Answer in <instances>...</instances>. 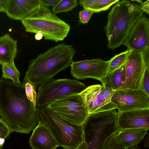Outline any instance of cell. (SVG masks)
<instances>
[{
    "label": "cell",
    "mask_w": 149,
    "mask_h": 149,
    "mask_svg": "<svg viewBox=\"0 0 149 149\" xmlns=\"http://www.w3.org/2000/svg\"><path fill=\"white\" fill-rule=\"evenodd\" d=\"M5 12V10L3 8L0 7V12Z\"/></svg>",
    "instance_id": "74e56055"
},
{
    "label": "cell",
    "mask_w": 149,
    "mask_h": 149,
    "mask_svg": "<svg viewBox=\"0 0 149 149\" xmlns=\"http://www.w3.org/2000/svg\"><path fill=\"white\" fill-rule=\"evenodd\" d=\"M77 4V0H60L56 5L53 6L52 10L55 14L68 12L76 7Z\"/></svg>",
    "instance_id": "44dd1931"
},
{
    "label": "cell",
    "mask_w": 149,
    "mask_h": 149,
    "mask_svg": "<svg viewBox=\"0 0 149 149\" xmlns=\"http://www.w3.org/2000/svg\"><path fill=\"white\" fill-rule=\"evenodd\" d=\"M11 133L6 123L0 118V148H1L5 141Z\"/></svg>",
    "instance_id": "cb8c5ba5"
},
{
    "label": "cell",
    "mask_w": 149,
    "mask_h": 149,
    "mask_svg": "<svg viewBox=\"0 0 149 149\" xmlns=\"http://www.w3.org/2000/svg\"><path fill=\"white\" fill-rule=\"evenodd\" d=\"M76 53L72 45L63 43L52 47L29 61L24 78L36 85L43 84L70 66Z\"/></svg>",
    "instance_id": "7a4b0ae2"
},
{
    "label": "cell",
    "mask_w": 149,
    "mask_h": 149,
    "mask_svg": "<svg viewBox=\"0 0 149 149\" xmlns=\"http://www.w3.org/2000/svg\"><path fill=\"white\" fill-rule=\"evenodd\" d=\"M41 6L40 0H10L5 13L10 18L22 21Z\"/></svg>",
    "instance_id": "5bb4252c"
},
{
    "label": "cell",
    "mask_w": 149,
    "mask_h": 149,
    "mask_svg": "<svg viewBox=\"0 0 149 149\" xmlns=\"http://www.w3.org/2000/svg\"><path fill=\"white\" fill-rule=\"evenodd\" d=\"M115 91H111L104 89V95L106 100L108 102H111V98L113 95Z\"/></svg>",
    "instance_id": "f546056e"
},
{
    "label": "cell",
    "mask_w": 149,
    "mask_h": 149,
    "mask_svg": "<svg viewBox=\"0 0 149 149\" xmlns=\"http://www.w3.org/2000/svg\"><path fill=\"white\" fill-rule=\"evenodd\" d=\"M75 149H87V146L86 143L84 141Z\"/></svg>",
    "instance_id": "d6a6232c"
},
{
    "label": "cell",
    "mask_w": 149,
    "mask_h": 149,
    "mask_svg": "<svg viewBox=\"0 0 149 149\" xmlns=\"http://www.w3.org/2000/svg\"><path fill=\"white\" fill-rule=\"evenodd\" d=\"M148 130L144 128H134L118 131L115 137L117 143L127 149L136 146L148 134Z\"/></svg>",
    "instance_id": "2e32d148"
},
{
    "label": "cell",
    "mask_w": 149,
    "mask_h": 149,
    "mask_svg": "<svg viewBox=\"0 0 149 149\" xmlns=\"http://www.w3.org/2000/svg\"><path fill=\"white\" fill-rule=\"evenodd\" d=\"M125 63L119 68L108 73L100 80L105 89L115 91L122 87L125 79Z\"/></svg>",
    "instance_id": "ac0fdd59"
},
{
    "label": "cell",
    "mask_w": 149,
    "mask_h": 149,
    "mask_svg": "<svg viewBox=\"0 0 149 149\" xmlns=\"http://www.w3.org/2000/svg\"><path fill=\"white\" fill-rule=\"evenodd\" d=\"M96 0H81L79 1V3L84 10H89Z\"/></svg>",
    "instance_id": "83f0119b"
},
{
    "label": "cell",
    "mask_w": 149,
    "mask_h": 149,
    "mask_svg": "<svg viewBox=\"0 0 149 149\" xmlns=\"http://www.w3.org/2000/svg\"><path fill=\"white\" fill-rule=\"evenodd\" d=\"M140 8L141 10L143 13L145 12L148 14H149V0L140 4Z\"/></svg>",
    "instance_id": "4dcf8cb0"
},
{
    "label": "cell",
    "mask_w": 149,
    "mask_h": 149,
    "mask_svg": "<svg viewBox=\"0 0 149 149\" xmlns=\"http://www.w3.org/2000/svg\"><path fill=\"white\" fill-rule=\"evenodd\" d=\"M129 52L130 50L127 49L124 52L116 55L109 60L108 73H110L119 68L125 64L127 61Z\"/></svg>",
    "instance_id": "ffe728a7"
},
{
    "label": "cell",
    "mask_w": 149,
    "mask_h": 149,
    "mask_svg": "<svg viewBox=\"0 0 149 149\" xmlns=\"http://www.w3.org/2000/svg\"><path fill=\"white\" fill-rule=\"evenodd\" d=\"M43 37L42 34L40 33H36L35 35V38L36 40H41Z\"/></svg>",
    "instance_id": "836d02e7"
},
{
    "label": "cell",
    "mask_w": 149,
    "mask_h": 149,
    "mask_svg": "<svg viewBox=\"0 0 149 149\" xmlns=\"http://www.w3.org/2000/svg\"><path fill=\"white\" fill-rule=\"evenodd\" d=\"M38 123L47 128L64 149H75L83 140L82 125L72 123L46 106L38 109Z\"/></svg>",
    "instance_id": "277c9868"
},
{
    "label": "cell",
    "mask_w": 149,
    "mask_h": 149,
    "mask_svg": "<svg viewBox=\"0 0 149 149\" xmlns=\"http://www.w3.org/2000/svg\"><path fill=\"white\" fill-rule=\"evenodd\" d=\"M132 1H136V2H137L139 3H142V0H132Z\"/></svg>",
    "instance_id": "8d00e7d4"
},
{
    "label": "cell",
    "mask_w": 149,
    "mask_h": 149,
    "mask_svg": "<svg viewBox=\"0 0 149 149\" xmlns=\"http://www.w3.org/2000/svg\"><path fill=\"white\" fill-rule=\"evenodd\" d=\"M10 0H0V7L3 8L5 10V12L7 9Z\"/></svg>",
    "instance_id": "1f68e13d"
},
{
    "label": "cell",
    "mask_w": 149,
    "mask_h": 149,
    "mask_svg": "<svg viewBox=\"0 0 149 149\" xmlns=\"http://www.w3.org/2000/svg\"><path fill=\"white\" fill-rule=\"evenodd\" d=\"M147 136L144 141V147L146 148L149 147V135L147 134Z\"/></svg>",
    "instance_id": "e575fe53"
},
{
    "label": "cell",
    "mask_w": 149,
    "mask_h": 149,
    "mask_svg": "<svg viewBox=\"0 0 149 149\" xmlns=\"http://www.w3.org/2000/svg\"><path fill=\"white\" fill-rule=\"evenodd\" d=\"M146 68H149V67L145 62L143 51L130 50L125 63V81L120 89H139L141 80Z\"/></svg>",
    "instance_id": "30bf717a"
},
{
    "label": "cell",
    "mask_w": 149,
    "mask_h": 149,
    "mask_svg": "<svg viewBox=\"0 0 149 149\" xmlns=\"http://www.w3.org/2000/svg\"><path fill=\"white\" fill-rule=\"evenodd\" d=\"M111 101L120 111L149 108V96L140 89L115 91Z\"/></svg>",
    "instance_id": "ba28073f"
},
{
    "label": "cell",
    "mask_w": 149,
    "mask_h": 149,
    "mask_svg": "<svg viewBox=\"0 0 149 149\" xmlns=\"http://www.w3.org/2000/svg\"><path fill=\"white\" fill-rule=\"evenodd\" d=\"M119 1V0H96L89 10L94 13L104 11L108 10L112 5Z\"/></svg>",
    "instance_id": "7402d4cb"
},
{
    "label": "cell",
    "mask_w": 149,
    "mask_h": 149,
    "mask_svg": "<svg viewBox=\"0 0 149 149\" xmlns=\"http://www.w3.org/2000/svg\"><path fill=\"white\" fill-rule=\"evenodd\" d=\"M1 66L3 78L10 79L14 82H20V73L16 68L14 62L5 64Z\"/></svg>",
    "instance_id": "d6986e66"
},
{
    "label": "cell",
    "mask_w": 149,
    "mask_h": 149,
    "mask_svg": "<svg viewBox=\"0 0 149 149\" xmlns=\"http://www.w3.org/2000/svg\"><path fill=\"white\" fill-rule=\"evenodd\" d=\"M46 107L61 117L78 125H82L89 114L79 94L60 98Z\"/></svg>",
    "instance_id": "52a82bcc"
},
{
    "label": "cell",
    "mask_w": 149,
    "mask_h": 149,
    "mask_svg": "<svg viewBox=\"0 0 149 149\" xmlns=\"http://www.w3.org/2000/svg\"><path fill=\"white\" fill-rule=\"evenodd\" d=\"M17 41L6 33L0 37V64L14 63L17 52Z\"/></svg>",
    "instance_id": "e0dca14e"
},
{
    "label": "cell",
    "mask_w": 149,
    "mask_h": 149,
    "mask_svg": "<svg viewBox=\"0 0 149 149\" xmlns=\"http://www.w3.org/2000/svg\"><path fill=\"white\" fill-rule=\"evenodd\" d=\"M143 13L139 4L124 0L116 3L108 14L107 22L104 28L109 49H114L123 44Z\"/></svg>",
    "instance_id": "3957f363"
},
{
    "label": "cell",
    "mask_w": 149,
    "mask_h": 149,
    "mask_svg": "<svg viewBox=\"0 0 149 149\" xmlns=\"http://www.w3.org/2000/svg\"><path fill=\"white\" fill-rule=\"evenodd\" d=\"M38 108L27 98L24 84L0 78V116L11 133L29 134L37 126Z\"/></svg>",
    "instance_id": "6da1fadb"
},
{
    "label": "cell",
    "mask_w": 149,
    "mask_h": 149,
    "mask_svg": "<svg viewBox=\"0 0 149 149\" xmlns=\"http://www.w3.org/2000/svg\"><path fill=\"white\" fill-rule=\"evenodd\" d=\"M117 133L112 135L107 140L102 149H125L117 143L115 136Z\"/></svg>",
    "instance_id": "484cf974"
},
{
    "label": "cell",
    "mask_w": 149,
    "mask_h": 149,
    "mask_svg": "<svg viewBox=\"0 0 149 149\" xmlns=\"http://www.w3.org/2000/svg\"><path fill=\"white\" fill-rule=\"evenodd\" d=\"M123 45L127 50L136 52L149 47V19L145 15L137 20Z\"/></svg>",
    "instance_id": "8fae6325"
},
{
    "label": "cell",
    "mask_w": 149,
    "mask_h": 149,
    "mask_svg": "<svg viewBox=\"0 0 149 149\" xmlns=\"http://www.w3.org/2000/svg\"><path fill=\"white\" fill-rule=\"evenodd\" d=\"M29 139L33 149H55L58 147L52 134L44 126L38 123Z\"/></svg>",
    "instance_id": "9a60e30c"
},
{
    "label": "cell",
    "mask_w": 149,
    "mask_h": 149,
    "mask_svg": "<svg viewBox=\"0 0 149 149\" xmlns=\"http://www.w3.org/2000/svg\"><path fill=\"white\" fill-rule=\"evenodd\" d=\"M23 82L25 85V91L26 97L36 107V102L37 93L36 91L37 85L34 84L28 79L24 78Z\"/></svg>",
    "instance_id": "603a6c76"
},
{
    "label": "cell",
    "mask_w": 149,
    "mask_h": 149,
    "mask_svg": "<svg viewBox=\"0 0 149 149\" xmlns=\"http://www.w3.org/2000/svg\"><path fill=\"white\" fill-rule=\"evenodd\" d=\"M127 149H140L138 146L137 145L131 147Z\"/></svg>",
    "instance_id": "d590c367"
},
{
    "label": "cell",
    "mask_w": 149,
    "mask_h": 149,
    "mask_svg": "<svg viewBox=\"0 0 149 149\" xmlns=\"http://www.w3.org/2000/svg\"><path fill=\"white\" fill-rule=\"evenodd\" d=\"M22 22L26 32L40 33L45 39L56 42L63 40L70 29L69 24L44 6H41Z\"/></svg>",
    "instance_id": "5b68a950"
},
{
    "label": "cell",
    "mask_w": 149,
    "mask_h": 149,
    "mask_svg": "<svg viewBox=\"0 0 149 149\" xmlns=\"http://www.w3.org/2000/svg\"><path fill=\"white\" fill-rule=\"evenodd\" d=\"M86 88L84 84L76 79H52L39 86L36 107L40 109L60 98L70 95L79 94Z\"/></svg>",
    "instance_id": "8992f818"
},
{
    "label": "cell",
    "mask_w": 149,
    "mask_h": 149,
    "mask_svg": "<svg viewBox=\"0 0 149 149\" xmlns=\"http://www.w3.org/2000/svg\"><path fill=\"white\" fill-rule=\"evenodd\" d=\"M0 149H1V148H0Z\"/></svg>",
    "instance_id": "f35d334b"
},
{
    "label": "cell",
    "mask_w": 149,
    "mask_h": 149,
    "mask_svg": "<svg viewBox=\"0 0 149 149\" xmlns=\"http://www.w3.org/2000/svg\"><path fill=\"white\" fill-rule=\"evenodd\" d=\"M60 0H40V5L42 6H49L56 5Z\"/></svg>",
    "instance_id": "f1b7e54d"
},
{
    "label": "cell",
    "mask_w": 149,
    "mask_h": 149,
    "mask_svg": "<svg viewBox=\"0 0 149 149\" xmlns=\"http://www.w3.org/2000/svg\"><path fill=\"white\" fill-rule=\"evenodd\" d=\"M104 89L103 85H92L79 94L89 114L100 111L101 108L109 103L104 96Z\"/></svg>",
    "instance_id": "4fadbf2b"
},
{
    "label": "cell",
    "mask_w": 149,
    "mask_h": 149,
    "mask_svg": "<svg viewBox=\"0 0 149 149\" xmlns=\"http://www.w3.org/2000/svg\"><path fill=\"white\" fill-rule=\"evenodd\" d=\"M149 68H146L142 77L139 89L149 96Z\"/></svg>",
    "instance_id": "d4e9b609"
},
{
    "label": "cell",
    "mask_w": 149,
    "mask_h": 149,
    "mask_svg": "<svg viewBox=\"0 0 149 149\" xmlns=\"http://www.w3.org/2000/svg\"><path fill=\"white\" fill-rule=\"evenodd\" d=\"M93 13V11L89 10H84L80 11L79 13V21L82 24L87 23Z\"/></svg>",
    "instance_id": "4316f807"
},
{
    "label": "cell",
    "mask_w": 149,
    "mask_h": 149,
    "mask_svg": "<svg viewBox=\"0 0 149 149\" xmlns=\"http://www.w3.org/2000/svg\"><path fill=\"white\" fill-rule=\"evenodd\" d=\"M117 113V124L119 131L140 128L149 130V108L118 111Z\"/></svg>",
    "instance_id": "7c38bea8"
},
{
    "label": "cell",
    "mask_w": 149,
    "mask_h": 149,
    "mask_svg": "<svg viewBox=\"0 0 149 149\" xmlns=\"http://www.w3.org/2000/svg\"><path fill=\"white\" fill-rule=\"evenodd\" d=\"M109 61L97 58L73 61L71 66L72 75L79 79L91 78L99 81L108 72Z\"/></svg>",
    "instance_id": "9c48e42d"
}]
</instances>
